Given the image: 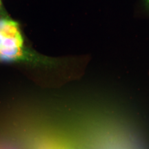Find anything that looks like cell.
I'll return each instance as SVG.
<instances>
[{
	"instance_id": "obj_2",
	"label": "cell",
	"mask_w": 149,
	"mask_h": 149,
	"mask_svg": "<svg viewBox=\"0 0 149 149\" xmlns=\"http://www.w3.org/2000/svg\"><path fill=\"white\" fill-rule=\"evenodd\" d=\"M0 6H1V0H0Z\"/></svg>"
},
{
	"instance_id": "obj_1",
	"label": "cell",
	"mask_w": 149,
	"mask_h": 149,
	"mask_svg": "<svg viewBox=\"0 0 149 149\" xmlns=\"http://www.w3.org/2000/svg\"><path fill=\"white\" fill-rule=\"evenodd\" d=\"M144 1H145V3H146V6L148 7V8H149V0H144Z\"/></svg>"
}]
</instances>
